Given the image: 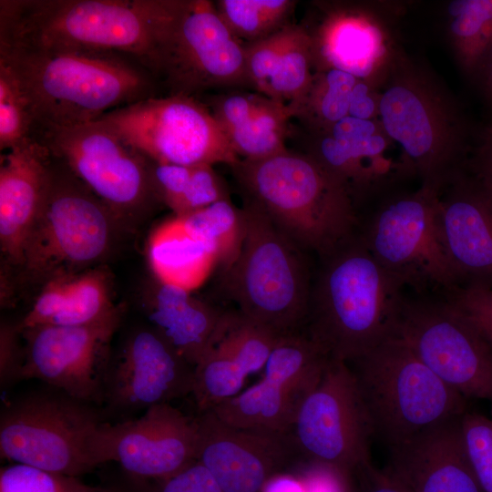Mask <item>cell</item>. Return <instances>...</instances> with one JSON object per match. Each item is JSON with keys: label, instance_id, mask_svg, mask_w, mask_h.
Wrapping results in <instances>:
<instances>
[{"label": "cell", "instance_id": "cell-1", "mask_svg": "<svg viewBox=\"0 0 492 492\" xmlns=\"http://www.w3.org/2000/svg\"><path fill=\"white\" fill-rule=\"evenodd\" d=\"M183 0H1L0 47L116 53L157 78Z\"/></svg>", "mask_w": 492, "mask_h": 492}, {"label": "cell", "instance_id": "cell-2", "mask_svg": "<svg viewBox=\"0 0 492 492\" xmlns=\"http://www.w3.org/2000/svg\"><path fill=\"white\" fill-rule=\"evenodd\" d=\"M29 102L33 129L67 128L156 96V77L116 53L0 47Z\"/></svg>", "mask_w": 492, "mask_h": 492}, {"label": "cell", "instance_id": "cell-3", "mask_svg": "<svg viewBox=\"0 0 492 492\" xmlns=\"http://www.w3.org/2000/svg\"><path fill=\"white\" fill-rule=\"evenodd\" d=\"M322 258L304 334L329 358L354 362L394 335L405 286L357 232Z\"/></svg>", "mask_w": 492, "mask_h": 492}, {"label": "cell", "instance_id": "cell-4", "mask_svg": "<svg viewBox=\"0 0 492 492\" xmlns=\"http://www.w3.org/2000/svg\"><path fill=\"white\" fill-rule=\"evenodd\" d=\"M231 168L246 200L301 249L323 257L356 232L350 193L308 154L286 149L263 159H240Z\"/></svg>", "mask_w": 492, "mask_h": 492}, {"label": "cell", "instance_id": "cell-5", "mask_svg": "<svg viewBox=\"0 0 492 492\" xmlns=\"http://www.w3.org/2000/svg\"><path fill=\"white\" fill-rule=\"evenodd\" d=\"M378 120L422 185L441 189L462 169L468 135L461 111L403 54L380 87Z\"/></svg>", "mask_w": 492, "mask_h": 492}, {"label": "cell", "instance_id": "cell-6", "mask_svg": "<svg viewBox=\"0 0 492 492\" xmlns=\"http://www.w3.org/2000/svg\"><path fill=\"white\" fill-rule=\"evenodd\" d=\"M353 363L374 436L388 448L466 412V398L443 382L396 336Z\"/></svg>", "mask_w": 492, "mask_h": 492}, {"label": "cell", "instance_id": "cell-7", "mask_svg": "<svg viewBox=\"0 0 492 492\" xmlns=\"http://www.w3.org/2000/svg\"><path fill=\"white\" fill-rule=\"evenodd\" d=\"M246 231L223 284L244 317L278 335L304 325L312 285L301 248L256 205L242 208Z\"/></svg>", "mask_w": 492, "mask_h": 492}, {"label": "cell", "instance_id": "cell-8", "mask_svg": "<svg viewBox=\"0 0 492 492\" xmlns=\"http://www.w3.org/2000/svg\"><path fill=\"white\" fill-rule=\"evenodd\" d=\"M118 222L107 205L52 157L46 197L20 267L30 278L46 282L77 275L107 255Z\"/></svg>", "mask_w": 492, "mask_h": 492}, {"label": "cell", "instance_id": "cell-9", "mask_svg": "<svg viewBox=\"0 0 492 492\" xmlns=\"http://www.w3.org/2000/svg\"><path fill=\"white\" fill-rule=\"evenodd\" d=\"M440 189L425 185L384 199L358 235L378 262L405 287L449 292L460 280L442 241Z\"/></svg>", "mask_w": 492, "mask_h": 492}, {"label": "cell", "instance_id": "cell-10", "mask_svg": "<svg viewBox=\"0 0 492 492\" xmlns=\"http://www.w3.org/2000/svg\"><path fill=\"white\" fill-rule=\"evenodd\" d=\"M43 144L120 222L142 216L159 200L152 162L99 120L67 128H39Z\"/></svg>", "mask_w": 492, "mask_h": 492}, {"label": "cell", "instance_id": "cell-11", "mask_svg": "<svg viewBox=\"0 0 492 492\" xmlns=\"http://www.w3.org/2000/svg\"><path fill=\"white\" fill-rule=\"evenodd\" d=\"M101 424L83 402L67 395H30L4 406L0 454L15 463L77 477L98 466L94 446Z\"/></svg>", "mask_w": 492, "mask_h": 492}, {"label": "cell", "instance_id": "cell-12", "mask_svg": "<svg viewBox=\"0 0 492 492\" xmlns=\"http://www.w3.org/2000/svg\"><path fill=\"white\" fill-rule=\"evenodd\" d=\"M97 120L154 163L232 167L241 159L209 107L195 97H153Z\"/></svg>", "mask_w": 492, "mask_h": 492}, {"label": "cell", "instance_id": "cell-13", "mask_svg": "<svg viewBox=\"0 0 492 492\" xmlns=\"http://www.w3.org/2000/svg\"><path fill=\"white\" fill-rule=\"evenodd\" d=\"M291 436L307 462L354 476L371 462V422L356 378L346 362L329 358L305 397Z\"/></svg>", "mask_w": 492, "mask_h": 492}, {"label": "cell", "instance_id": "cell-14", "mask_svg": "<svg viewBox=\"0 0 492 492\" xmlns=\"http://www.w3.org/2000/svg\"><path fill=\"white\" fill-rule=\"evenodd\" d=\"M393 336L464 397L492 400V345L448 300L405 298Z\"/></svg>", "mask_w": 492, "mask_h": 492}, {"label": "cell", "instance_id": "cell-15", "mask_svg": "<svg viewBox=\"0 0 492 492\" xmlns=\"http://www.w3.org/2000/svg\"><path fill=\"white\" fill-rule=\"evenodd\" d=\"M157 78L169 95L250 86L245 44L210 0H183L160 49Z\"/></svg>", "mask_w": 492, "mask_h": 492}, {"label": "cell", "instance_id": "cell-16", "mask_svg": "<svg viewBox=\"0 0 492 492\" xmlns=\"http://www.w3.org/2000/svg\"><path fill=\"white\" fill-rule=\"evenodd\" d=\"M319 19L307 27L313 71L337 69L378 88L402 55L388 9L350 2L319 3Z\"/></svg>", "mask_w": 492, "mask_h": 492}, {"label": "cell", "instance_id": "cell-17", "mask_svg": "<svg viewBox=\"0 0 492 492\" xmlns=\"http://www.w3.org/2000/svg\"><path fill=\"white\" fill-rule=\"evenodd\" d=\"M120 313L83 325L46 324L22 331L26 340L22 379H38L76 400L104 393L110 340Z\"/></svg>", "mask_w": 492, "mask_h": 492}, {"label": "cell", "instance_id": "cell-18", "mask_svg": "<svg viewBox=\"0 0 492 492\" xmlns=\"http://www.w3.org/2000/svg\"><path fill=\"white\" fill-rule=\"evenodd\" d=\"M197 447L196 419L161 404L136 419L102 423L94 453L98 466L114 461L129 477L159 481L196 462Z\"/></svg>", "mask_w": 492, "mask_h": 492}, {"label": "cell", "instance_id": "cell-19", "mask_svg": "<svg viewBox=\"0 0 492 492\" xmlns=\"http://www.w3.org/2000/svg\"><path fill=\"white\" fill-rule=\"evenodd\" d=\"M195 419L197 461L223 492H261L270 477L300 456L291 434L237 427L210 410Z\"/></svg>", "mask_w": 492, "mask_h": 492}, {"label": "cell", "instance_id": "cell-20", "mask_svg": "<svg viewBox=\"0 0 492 492\" xmlns=\"http://www.w3.org/2000/svg\"><path fill=\"white\" fill-rule=\"evenodd\" d=\"M194 366L154 328L131 334L108 371L104 393L120 410L148 409L191 394Z\"/></svg>", "mask_w": 492, "mask_h": 492}, {"label": "cell", "instance_id": "cell-21", "mask_svg": "<svg viewBox=\"0 0 492 492\" xmlns=\"http://www.w3.org/2000/svg\"><path fill=\"white\" fill-rule=\"evenodd\" d=\"M437 215L460 282L492 286V196L461 169L439 190Z\"/></svg>", "mask_w": 492, "mask_h": 492}, {"label": "cell", "instance_id": "cell-22", "mask_svg": "<svg viewBox=\"0 0 492 492\" xmlns=\"http://www.w3.org/2000/svg\"><path fill=\"white\" fill-rule=\"evenodd\" d=\"M323 131L332 137L321 147L320 161L346 188L355 206L395 179L415 174L391 155L393 141L379 120L347 116Z\"/></svg>", "mask_w": 492, "mask_h": 492}, {"label": "cell", "instance_id": "cell-23", "mask_svg": "<svg viewBox=\"0 0 492 492\" xmlns=\"http://www.w3.org/2000/svg\"><path fill=\"white\" fill-rule=\"evenodd\" d=\"M52 166L48 149L36 139L5 150L0 158V248L21 266L24 248L47 190Z\"/></svg>", "mask_w": 492, "mask_h": 492}, {"label": "cell", "instance_id": "cell-24", "mask_svg": "<svg viewBox=\"0 0 492 492\" xmlns=\"http://www.w3.org/2000/svg\"><path fill=\"white\" fill-rule=\"evenodd\" d=\"M460 418L389 447L385 469L410 492H483L466 452Z\"/></svg>", "mask_w": 492, "mask_h": 492}, {"label": "cell", "instance_id": "cell-25", "mask_svg": "<svg viewBox=\"0 0 492 492\" xmlns=\"http://www.w3.org/2000/svg\"><path fill=\"white\" fill-rule=\"evenodd\" d=\"M322 374L292 376L264 368L260 382L210 411L237 427L290 434L300 406Z\"/></svg>", "mask_w": 492, "mask_h": 492}, {"label": "cell", "instance_id": "cell-26", "mask_svg": "<svg viewBox=\"0 0 492 492\" xmlns=\"http://www.w3.org/2000/svg\"><path fill=\"white\" fill-rule=\"evenodd\" d=\"M191 293L157 282L149 302L148 317L152 328L195 366L209 347L224 313Z\"/></svg>", "mask_w": 492, "mask_h": 492}, {"label": "cell", "instance_id": "cell-27", "mask_svg": "<svg viewBox=\"0 0 492 492\" xmlns=\"http://www.w3.org/2000/svg\"><path fill=\"white\" fill-rule=\"evenodd\" d=\"M147 254L156 282L190 292L207 281L218 264L214 253L189 233L178 216L152 231Z\"/></svg>", "mask_w": 492, "mask_h": 492}, {"label": "cell", "instance_id": "cell-28", "mask_svg": "<svg viewBox=\"0 0 492 492\" xmlns=\"http://www.w3.org/2000/svg\"><path fill=\"white\" fill-rule=\"evenodd\" d=\"M446 33L461 69L473 79L492 47V0H454Z\"/></svg>", "mask_w": 492, "mask_h": 492}, {"label": "cell", "instance_id": "cell-29", "mask_svg": "<svg viewBox=\"0 0 492 492\" xmlns=\"http://www.w3.org/2000/svg\"><path fill=\"white\" fill-rule=\"evenodd\" d=\"M312 40L306 26H286L264 96L292 108L306 94L313 76Z\"/></svg>", "mask_w": 492, "mask_h": 492}, {"label": "cell", "instance_id": "cell-30", "mask_svg": "<svg viewBox=\"0 0 492 492\" xmlns=\"http://www.w3.org/2000/svg\"><path fill=\"white\" fill-rule=\"evenodd\" d=\"M180 218L189 233L214 253L223 271L235 262L245 238L243 209L225 199Z\"/></svg>", "mask_w": 492, "mask_h": 492}, {"label": "cell", "instance_id": "cell-31", "mask_svg": "<svg viewBox=\"0 0 492 492\" xmlns=\"http://www.w3.org/2000/svg\"><path fill=\"white\" fill-rule=\"evenodd\" d=\"M292 118L294 113L288 105L265 97L257 111L226 136L241 159H263L287 149Z\"/></svg>", "mask_w": 492, "mask_h": 492}, {"label": "cell", "instance_id": "cell-32", "mask_svg": "<svg viewBox=\"0 0 492 492\" xmlns=\"http://www.w3.org/2000/svg\"><path fill=\"white\" fill-rule=\"evenodd\" d=\"M357 80L337 69L314 71L306 94L294 107H290L294 118L312 132L328 129L349 116L351 94Z\"/></svg>", "mask_w": 492, "mask_h": 492}, {"label": "cell", "instance_id": "cell-33", "mask_svg": "<svg viewBox=\"0 0 492 492\" xmlns=\"http://www.w3.org/2000/svg\"><path fill=\"white\" fill-rule=\"evenodd\" d=\"M279 337L239 312L224 313L209 346L221 351L250 375L264 368Z\"/></svg>", "mask_w": 492, "mask_h": 492}, {"label": "cell", "instance_id": "cell-34", "mask_svg": "<svg viewBox=\"0 0 492 492\" xmlns=\"http://www.w3.org/2000/svg\"><path fill=\"white\" fill-rule=\"evenodd\" d=\"M216 9L232 34L242 43L262 39L291 22L293 0H219Z\"/></svg>", "mask_w": 492, "mask_h": 492}, {"label": "cell", "instance_id": "cell-35", "mask_svg": "<svg viewBox=\"0 0 492 492\" xmlns=\"http://www.w3.org/2000/svg\"><path fill=\"white\" fill-rule=\"evenodd\" d=\"M247 376L228 355L209 346L194 366L191 395L199 412L211 410L239 395Z\"/></svg>", "mask_w": 492, "mask_h": 492}, {"label": "cell", "instance_id": "cell-36", "mask_svg": "<svg viewBox=\"0 0 492 492\" xmlns=\"http://www.w3.org/2000/svg\"><path fill=\"white\" fill-rule=\"evenodd\" d=\"M118 311L113 306L108 276L89 270L72 276L66 303L51 324L83 325L102 320Z\"/></svg>", "mask_w": 492, "mask_h": 492}, {"label": "cell", "instance_id": "cell-37", "mask_svg": "<svg viewBox=\"0 0 492 492\" xmlns=\"http://www.w3.org/2000/svg\"><path fill=\"white\" fill-rule=\"evenodd\" d=\"M34 122L29 102L13 68L0 59V149L31 138Z\"/></svg>", "mask_w": 492, "mask_h": 492}, {"label": "cell", "instance_id": "cell-38", "mask_svg": "<svg viewBox=\"0 0 492 492\" xmlns=\"http://www.w3.org/2000/svg\"><path fill=\"white\" fill-rule=\"evenodd\" d=\"M466 452L483 492H492V419L475 412L460 418Z\"/></svg>", "mask_w": 492, "mask_h": 492}, {"label": "cell", "instance_id": "cell-39", "mask_svg": "<svg viewBox=\"0 0 492 492\" xmlns=\"http://www.w3.org/2000/svg\"><path fill=\"white\" fill-rule=\"evenodd\" d=\"M87 487L76 477L20 463L0 471V492H84Z\"/></svg>", "mask_w": 492, "mask_h": 492}, {"label": "cell", "instance_id": "cell-40", "mask_svg": "<svg viewBox=\"0 0 492 492\" xmlns=\"http://www.w3.org/2000/svg\"><path fill=\"white\" fill-rule=\"evenodd\" d=\"M225 199H230L226 188L212 166H192L187 188L173 212L185 216Z\"/></svg>", "mask_w": 492, "mask_h": 492}, {"label": "cell", "instance_id": "cell-41", "mask_svg": "<svg viewBox=\"0 0 492 492\" xmlns=\"http://www.w3.org/2000/svg\"><path fill=\"white\" fill-rule=\"evenodd\" d=\"M448 300L492 345V286L468 283L447 292Z\"/></svg>", "mask_w": 492, "mask_h": 492}, {"label": "cell", "instance_id": "cell-42", "mask_svg": "<svg viewBox=\"0 0 492 492\" xmlns=\"http://www.w3.org/2000/svg\"><path fill=\"white\" fill-rule=\"evenodd\" d=\"M265 97L260 93L231 92L215 96L205 104L226 134L255 113Z\"/></svg>", "mask_w": 492, "mask_h": 492}, {"label": "cell", "instance_id": "cell-43", "mask_svg": "<svg viewBox=\"0 0 492 492\" xmlns=\"http://www.w3.org/2000/svg\"><path fill=\"white\" fill-rule=\"evenodd\" d=\"M72 276L57 277L45 283L32 308L18 325L21 332L53 323L66 303Z\"/></svg>", "mask_w": 492, "mask_h": 492}, {"label": "cell", "instance_id": "cell-44", "mask_svg": "<svg viewBox=\"0 0 492 492\" xmlns=\"http://www.w3.org/2000/svg\"><path fill=\"white\" fill-rule=\"evenodd\" d=\"M157 482V492H223L211 474L198 461Z\"/></svg>", "mask_w": 492, "mask_h": 492}, {"label": "cell", "instance_id": "cell-45", "mask_svg": "<svg viewBox=\"0 0 492 492\" xmlns=\"http://www.w3.org/2000/svg\"><path fill=\"white\" fill-rule=\"evenodd\" d=\"M20 333L18 326H1L0 384L4 388L22 379L25 348H20L18 343Z\"/></svg>", "mask_w": 492, "mask_h": 492}, {"label": "cell", "instance_id": "cell-46", "mask_svg": "<svg viewBox=\"0 0 492 492\" xmlns=\"http://www.w3.org/2000/svg\"><path fill=\"white\" fill-rule=\"evenodd\" d=\"M303 466L297 475L309 492H357L353 476L311 462Z\"/></svg>", "mask_w": 492, "mask_h": 492}, {"label": "cell", "instance_id": "cell-47", "mask_svg": "<svg viewBox=\"0 0 492 492\" xmlns=\"http://www.w3.org/2000/svg\"><path fill=\"white\" fill-rule=\"evenodd\" d=\"M468 166L470 177L492 196V121L480 134Z\"/></svg>", "mask_w": 492, "mask_h": 492}, {"label": "cell", "instance_id": "cell-48", "mask_svg": "<svg viewBox=\"0 0 492 492\" xmlns=\"http://www.w3.org/2000/svg\"><path fill=\"white\" fill-rule=\"evenodd\" d=\"M353 477L357 492H410L385 468L378 469L371 462L360 466Z\"/></svg>", "mask_w": 492, "mask_h": 492}, {"label": "cell", "instance_id": "cell-49", "mask_svg": "<svg viewBox=\"0 0 492 492\" xmlns=\"http://www.w3.org/2000/svg\"><path fill=\"white\" fill-rule=\"evenodd\" d=\"M379 102L380 88L358 79L351 94L349 116L361 119L378 120Z\"/></svg>", "mask_w": 492, "mask_h": 492}, {"label": "cell", "instance_id": "cell-50", "mask_svg": "<svg viewBox=\"0 0 492 492\" xmlns=\"http://www.w3.org/2000/svg\"><path fill=\"white\" fill-rule=\"evenodd\" d=\"M261 492H309V490L298 475L282 471L270 477Z\"/></svg>", "mask_w": 492, "mask_h": 492}, {"label": "cell", "instance_id": "cell-51", "mask_svg": "<svg viewBox=\"0 0 492 492\" xmlns=\"http://www.w3.org/2000/svg\"><path fill=\"white\" fill-rule=\"evenodd\" d=\"M133 478L132 485L88 486L84 492H157L156 486L149 484V480Z\"/></svg>", "mask_w": 492, "mask_h": 492}, {"label": "cell", "instance_id": "cell-52", "mask_svg": "<svg viewBox=\"0 0 492 492\" xmlns=\"http://www.w3.org/2000/svg\"><path fill=\"white\" fill-rule=\"evenodd\" d=\"M474 80L492 108V47L478 69Z\"/></svg>", "mask_w": 492, "mask_h": 492}]
</instances>
